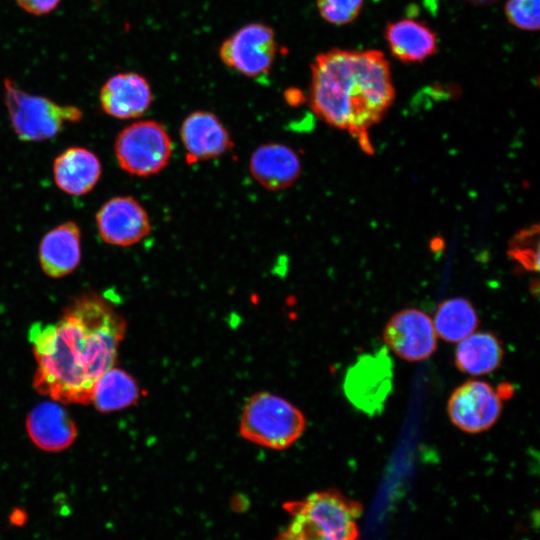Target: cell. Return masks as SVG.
Here are the masks:
<instances>
[{"label":"cell","mask_w":540,"mask_h":540,"mask_svg":"<svg viewBox=\"0 0 540 540\" xmlns=\"http://www.w3.org/2000/svg\"><path fill=\"white\" fill-rule=\"evenodd\" d=\"M125 330L111 303L92 292L76 297L56 323H35L29 340L36 390L63 403L90 402L96 381L114 367Z\"/></svg>","instance_id":"1"},{"label":"cell","mask_w":540,"mask_h":540,"mask_svg":"<svg viewBox=\"0 0 540 540\" xmlns=\"http://www.w3.org/2000/svg\"><path fill=\"white\" fill-rule=\"evenodd\" d=\"M394 97L390 64L381 51L334 48L318 54L311 65L312 110L330 126L349 132L367 152L368 129Z\"/></svg>","instance_id":"2"},{"label":"cell","mask_w":540,"mask_h":540,"mask_svg":"<svg viewBox=\"0 0 540 540\" xmlns=\"http://www.w3.org/2000/svg\"><path fill=\"white\" fill-rule=\"evenodd\" d=\"M290 515L276 540H356L358 504L336 490L310 494L285 504Z\"/></svg>","instance_id":"3"},{"label":"cell","mask_w":540,"mask_h":540,"mask_svg":"<svg viewBox=\"0 0 540 540\" xmlns=\"http://www.w3.org/2000/svg\"><path fill=\"white\" fill-rule=\"evenodd\" d=\"M306 426V418L297 406L281 396L260 391L251 395L243 407L239 434L255 445L285 450L301 438Z\"/></svg>","instance_id":"4"},{"label":"cell","mask_w":540,"mask_h":540,"mask_svg":"<svg viewBox=\"0 0 540 540\" xmlns=\"http://www.w3.org/2000/svg\"><path fill=\"white\" fill-rule=\"evenodd\" d=\"M4 103L17 137L26 142H38L56 136L65 123L83 118L75 105H60L53 100L31 94L19 88L10 78L3 80Z\"/></svg>","instance_id":"5"},{"label":"cell","mask_w":540,"mask_h":540,"mask_svg":"<svg viewBox=\"0 0 540 540\" xmlns=\"http://www.w3.org/2000/svg\"><path fill=\"white\" fill-rule=\"evenodd\" d=\"M115 155L119 166L135 176L160 172L172 155V142L166 129L153 120L137 121L117 135Z\"/></svg>","instance_id":"6"},{"label":"cell","mask_w":540,"mask_h":540,"mask_svg":"<svg viewBox=\"0 0 540 540\" xmlns=\"http://www.w3.org/2000/svg\"><path fill=\"white\" fill-rule=\"evenodd\" d=\"M509 385L497 388L481 380H468L450 395L447 412L451 422L467 433L490 429L500 417L503 400L512 394Z\"/></svg>","instance_id":"7"},{"label":"cell","mask_w":540,"mask_h":540,"mask_svg":"<svg viewBox=\"0 0 540 540\" xmlns=\"http://www.w3.org/2000/svg\"><path fill=\"white\" fill-rule=\"evenodd\" d=\"M276 51L274 30L264 23H249L223 41L219 56L229 68L257 78L270 72Z\"/></svg>","instance_id":"8"},{"label":"cell","mask_w":540,"mask_h":540,"mask_svg":"<svg viewBox=\"0 0 540 540\" xmlns=\"http://www.w3.org/2000/svg\"><path fill=\"white\" fill-rule=\"evenodd\" d=\"M385 352L362 356L349 368L344 380L347 398L366 413L379 411L392 387V366Z\"/></svg>","instance_id":"9"},{"label":"cell","mask_w":540,"mask_h":540,"mask_svg":"<svg viewBox=\"0 0 540 540\" xmlns=\"http://www.w3.org/2000/svg\"><path fill=\"white\" fill-rule=\"evenodd\" d=\"M383 339L391 351L411 362L427 359L437 348L432 319L415 308L395 313L384 328Z\"/></svg>","instance_id":"10"},{"label":"cell","mask_w":540,"mask_h":540,"mask_svg":"<svg viewBox=\"0 0 540 540\" xmlns=\"http://www.w3.org/2000/svg\"><path fill=\"white\" fill-rule=\"evenodd\" d=\"M96 225L104 242L120 247L138 243L151 230L146 210L131 196L106 201L96 213Z\"/></svg>","instance_id":"11"},{"label":"cell","mask_w":540,"mask_h":540,"mask_svg":"<svg viewBox=\"0 0 540 540\" xmlns=\"http://www.w3.org/2000/svg\"><path fill=\"white\" fill-rule=\"evenodd\" d=\"M153 99L147 79L136 72L117 73L108 78L99 93L101 109L117 119L142 116Z\"/></svg>","instance_id":"12"},{"label":"cell","mask_w":540,"mask_h":540,"mask_svg":"<svg viewBox=\"0 0 540 540\" xmlns=\"http://www.w3.org/2000/svg\"><path fill=\"white\" fill-rule=\"evenodd\" d=\"M180 136L188 162L219 157L233 146L226 127L215 114L208 111L189 114L182 122Z\"/></svg>","instance_id":"13"},{"label":"cell","mask_w":540,"mask_h":540,"mask_svg":"<svg viewBox=\"0 0 540 540\" xmlns=\"http://www.w3.org/2000/svg\"><path fill=\"white\" fill-rule=\"evenodd\" d=\"M38 258L43 272L60 278L72 273L81 261V230L67 221L48 231L39 244Z\"/></svg>","instance_id":"14"},{"label":"cell","mask_w":540,"mask_h":540,"mask_svg":"<svg viewBox=\"0 0 540 540\" xmlns=\"http://www.w3.org/2000/svg\"><path fill=\"white\" fill-rule=\"evenodd\" d=\"M254 179L268 190H282L291 186L301 172L297 153L287 145L268 143L259 146L250 159Z\"/></svg>","instance_id":"15"},{"label":"cell","mask_w":540,"mask_h":540,"mask_svg":"<svg viewBox=\"0 0 540 540\" xmlns=\"http://www.w3.org/2000/svg\"><path fill=\"white\" fill-rule=\"evenodd\" d=\"M31 440L46 451H60L76 438V426L68 412L58 403L43 402L31 410L27 418Z\"/></svg>","instance_id":"16"},{"label":"cell","mask_w":540,"mask_h":540,"mask_svg":"<svg viewBox=\"0 0 540 540\" xmlns=\"http://www.w3.org/2000/svg\"><path fill=\"white\" fill-rule=\"evenodd\" d=\"M102 173L99 158L83 147H70L61 152L53 162L56 185L63 192L79 196L90 192Z\"/></svg>","instance_id":"17"},{"label":"cell","mask_w":540,"mask_h":540,"mask_svg":"<svg viewBox=\"0 0 540 540\" xmlns=\"http://www.w3.org/2000/svg\"><path fill=\"white\" fill-rule=\"evenodd\" d=\"M385 38L391 54L405 63H420L434 55L438 48L436 33L424 22L402 18L390 22Z\"/></svg>","instance_id":"18"},{"label":"cell","mask_w":540,"mask_h":540,"mask_svg":"<svg viewBox=\"0 0 540 540\" xmlns=\"http://www.w3.org/2000/svg\"><path fill=\"white\" fill-rule=\"evenodd\" d=\"M504 349L500 340L489 332H473L458 342L455 365L471 376H480L496 370L502 363Z\"/></svg>","instance_id":"19"},{"label":"cell","mask_w":540,"mask_h":540,"mask_svg":"<svg viewBox=\"0 0 540 540\" xmlns=\"http://www.w3.org/2000/svg\"><path fill=\"white\" fill-rule=\"evenodd\" d=\"M140 397L136 380L126 371L112 367L95 383L91 401L102 412H112L135 404Z\"/></svg>","instance_id":"20"},{"label":"cell","mask_w":540,"mask_h":540,"mask_svg":"<svg viewBox=\"0 0 540 540\" xmlns=\"http://www.w3.org/2000/svg\"><path fill=\"white\" fill-rule=\"evenodd\" d=\"M478 315L472 303L463 297L449 298L437 307L434 328L447 342H459L475 332Z\"/></svg>","instance_id":"21"},{"label":"cell","mask_w":540,"mask_h":540,"mask_svg":"<svg viewBox=\"0 0 540 540\" xmlns=\"http://www.w3.org/2000/svg\"><path fill=\"white\" fill-rule=\"evenodd\" d=\"M504 12L508 22L520 30L539 29L540 0H507Z\"/></svg>","instance_id":"22"},{"label":"cell","mask_w":540,"mask_h":540,"mask_svg":"<svg viewBox=\"0 0 540 540\" xmlns=\"http://www.w3.org/2000/svg\"><path fill=\"white\" fill-rule=\"evenodd\" d=\"M365 0H316L321 17L333 25L353 22L361 13Z\"/></svg>","instance_id":"23"},{"label":"cell","mask_w":540,"mask_h":540,"mask_svg":"<svg viewBox=\"0 0 540 540\" xmlns=\"http://www.w3.org/2000/svg\"><path fill=\"white\" fill-rule=\"evenodd\" d=\"M537 234L538 229L533 232L532 228L519 233L515 237L514 243L510 250L512 257L519 261L526 269L535 271H537L539 267V245L533 247V243L538 241V236L535 237V239H533V237Z\"/></svg>","instance_id":"24"},{"label":"cell","mask_w":540,"mask_h":540,"mask_svg":"<svg viewBox=\"0 0 540 540\" xmlns=\"http://www.w3.org/2000/svg\"><path fill=\"white\" fill-rule=\"evenodd\" d=\"M17 5L31 15H45L54 11L61 0H15Z\"/></svg>","instance_id":"25"},{"label":"cell","mask_w":540,"mask_h":540,"mask_svg":"<svg viewBox=\"0 0 540 540\" xmlns=\"http://www.w3.org/2000/svg\"><path fill=\"white\" fill-rule=\"evenodd\" d=\"M9 520L13 525L21 526L26 522L27 514L25 511L18 508L11 512Z\"/></svg>","instance_id":"26"},{"label":"cell","mask_w":540,"mask_h":540,"mask_svg":"<svg viewBox=\"0 0 540 540\" xmlns=\"http://www.w3.org/2000/svg\"><path fill=\"white\" fill-rule=\"evenodd\" d=\"M469 1H472L474 3L485 4V3H491V2L496 1V0H469Z\"/></svg>","instance_id":"27"}]
</instances>
